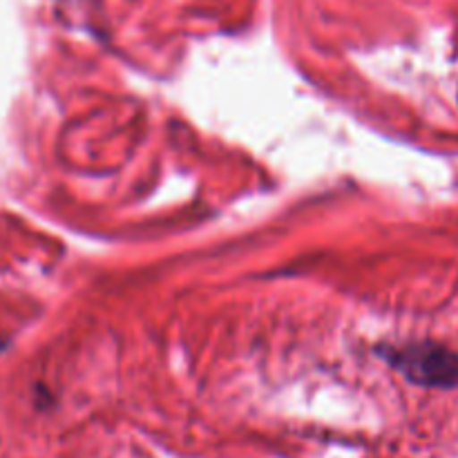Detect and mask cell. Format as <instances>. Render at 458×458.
I'll list each match as a JSON object with an SVG mask.
<instances>
[{
	"label": "cell",
	"instance_id": "6da1fadb",
	"mask_svg": "<svg viewBox=\"0 0 458 458\" xmlns=\"http://www.w3.org/2000/svg\"><path fill=\"white\" fill-rule=\"evenodd\" d=\"M380 358L387 360L403 378L428 389L458 387V353L441 343H410L401 347H380Z\"/></svg>",
	"mask_w": 458,
	"mask_h": 458
}]
</instances>
